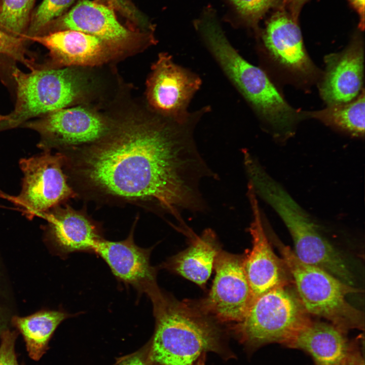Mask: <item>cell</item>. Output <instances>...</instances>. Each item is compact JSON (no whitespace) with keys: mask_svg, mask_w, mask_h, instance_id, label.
Here are the masks:
<instances>
[{"mask_svg":"<svg viewBox=\"0 0 365 365\" xmlns=\"http://www.w3.org/2000/svg\"><path fill=\"white\" fill-rule=\"evenodd\" d=\"M192 239L188 248L165 265L185 278L203 286L210 276L220 250L215 234L210 229L204 231L201 236L195 235Z\"/></svg>","mask_w":365,"mask_h":365,"instance_id":"cell-20","label":"cell"},{"mask_svg":"<svg viewBox=\"0 0 365 365\" xmlns=\"http://www.w3.org/2000/svg\"><path fill=\"white\" fill-rule=\"evenodd\" d=\"M5 272L0 260V334L10 328L12 318L15 315L12 293Z\"/></svg>","mask_w":365,"mask_h":365,"instance_id":"cell-27","label":"cell"},{"mask_svg":"<svg viewBox=\"0 0 365 365\" xmlns=\"http://www.w3.org/2000/svg\"><path fill=\"white\" fill-rule=\"evenodd\" d=\"M23 172L22 188L12 200L28 218L42 217L54 207L77 196L69 185L60 152L44 151L19 161Z\"/></svg>","mask_w":365,"mask_h":365,"instance_id":"cell-8","label":"cell"},{"mask_svg":"<svg viewBox=\"0 0 365 365\" xmlns=\"http://www.w3.org/2000/svg\"><path fill=\"white\" fill-rule=\"evenodd\" d=\"M346 332L331 323L311 320L286 346L306 352L315 365H342L353 343Z\"/></svg>","mask_w":365,"mask_h":365,"instance_id":"cell-18","label":"cell"},{"mask_svg":"<svg viewBox=\"0 0 365 365\" xmlns=\"http://www.w3.org/2000/svg\"><path fill=\"white\" fill-rule=\"evenodd\" d=\"M326 68L319 85L320 96L328 105L355 99L363 90L364 49L356 35L342 51L325 57Z\"/></svg>","mask_w":365,"mask_h":365,"instance_id":"cell-15","label":"cell"},{"mask_svg":"<svg viewBox=\"0 0 365 365\" xmlns=\"http://www.w3.org/2000/svg\"><path fill=\"white\" fill-rule=\"evenodd\" d=\"M21 126L38 133L39 148L43 151L57 149L59 152L91 144L110 129L100 118L81 107L53 111Z\"/></svg>","mask_w":365,"mask_h":365,"instance_id":"cell-9","label":"cell"},{"mask_svg":"<svg viewBox=\"0 0 365 365\" xmlns=\"http://www.w3.org/2000/svg\"><path fill=\"white\" fill-rule=\"evenodd\" d=\"M0 196H1V195H0Z\"/></svg>","mask_w":365,"mask_h":365,"instance_id":"cell-36","label":"cell"},{"mask_svg":"<svg viewBox=\"0 0 365 365\" xmlns=\"http://www.w3.org/2000/svg\"><path fill=\"white\" fill-rule=\"evenodd\" d=\"M44 240L53 254L65 256L76 251H93L103 239L100 226L84 210L64 203L43 214Z\"/></svg>","mask_w":365,"mask_h":365,"instance_id":"cell-14","label":"cell"},{"mask_svg":"<svg viewBox=\"0 0 365 365\" xmlns=\"http://www.w3.org/2000/svg\"><path fill=\"white\" fill-rule=\"evenodd\" d=\"M262 39L268 56L288 76L306 83L318 77L319 70L305 49L297 21L284 9L270 17Z\"/></svg>","mask_w":365,"mask_h":365,"instance_id":"cell-12","label":"cell"},{"mask_svg":"<svg viewBox=\"0 0 365 365\" xmlns=\"http://www.w3.org/2000/svg\"><path fill=\"white\" fill-rule=\"evenodd\" d=\"M195 28L224 74L260 119L272 128L275 135H291L296 124L304 118L303 112L287 102L263 70L240 55L214 15L203 17Z\"/></svg>","mask_w":365,"mask_h":365,"instance_id":"cell-3","label":"cell"},{"mask_svg":"<svg viewBox=\"0 0 365 365\" xmlns=\"http://www.w3.org/2000/svg\"><path fill=\"white\" fill-rule=\"evenodd\" d=\"M133 232V227L128 237L122 241H111L103 238L94 252L102 258L119 280L149 297L159 289L156 282L157 271L150 263L151 249L137 246L134 241Z\"/></svg>","mask_w":365,"mask_h":365,"instance_id":"cell-16","label":"cell"},{"mask_svg":"<svg viewBox=\"0 0 365 365\" xmlns=\"http://www.w3.org/2000/svg\"><path fill=\"white\" fill-rule=\"evenodd\" d=\"M35 0H0V28L22 38L28 27Z\"/></svg>","mask_w":365,"mask_h":365,"instance_id":"cell-23","label":"cell"},{"mask_svg":"<svg viewBox=\"0 0 365 365\" xmlns=\"http://www.w3.org/2000/svg\"><path fill=\"white\" fill-rule=\"evenodd\" d=\"M69 314L61 310L44 309L31 315L13 316L11 325L22 335L29 356L39 360L49 348V342L58 326Z\"/></svg>","mask_w":365,"mask_h":365,"instance_id":"cell-21","label":"cell"},{"mask_svg":"<svg viewBox=\"0 0 365 365\" xmlns=\"http://www.w3.org/2000/svg\"><path fill=\"white\" fill-rule=\"evenodd\" d=\"M28 40L45 47L54 61L65 65L93 63L103 54L107 45L96 36L69 29L34 36Z\"/></svg>","mask_w":365,"mask_h":365,"instance_id":"cell-19","label":"cell"},{"mask_svg":"<svg viewBox=\"0 0 365 365\" xmlns=\"http://www.w3.org/2000/svg\"><path fill=\"white\" fill-rule=\"evenodd\" d=\"M201 84L197 74L175 63L168 53H161L148 81L149 99L163 117L185 122L194 114L188 107Z\"/></svg>","mask_w":365,"mask_h":365,"instance_id":"cell-10","label":"cell"},{"mask_svg":"<svg viewBox=\"0 0 365 365\" xmlns=\"http://www.w3.org/2000/svg\"><path fill=\"white\" fill-rule=\"evenodd\" d=\"M348 1L358 14L359 20V28L361 30H363L364 28L365 0H348Z\"/></svg>","mask_w":365,"mask_h":365,"instance_id":"cell-32","label":"cell"},{"mask_svg":"<svg viewBox=\"0 0 365 365\" xmlns=\"http://www.w3.org/2000/svg\"><path fill=\"white\" fill-rule=\"evenodd\" d=\"M75 0H43L32 13L28 27L23 38L26 40L39 35L53 20L61 16Z\"/></svg>","mask_w":365,"mask_h":365,"instance_id":"cell-24","label":"cell"},{"mask_svg":"<svg viewBox=\"0 0 365 365\" xmlns=\"http://www.w3.org/2000/svg\"><path fill=\"white\" fill-rule=\"evenodd\" d=\"M214 266L215 276L203 311L222 322H240L252 302L243 258L219 251Z\"/></svg>","mask_w":365,"mask_h":365,"instance_id":"cell-11","label":"cell"},{"mask_svg":"<svg viewBox=\"0 0 365 365\" xmlns=\"http://www.w3.org/2000/svg\"><path fill=\"white\" fill-rule=\"evenodd\" d=\"M255 191L283 222L294 242V252L300 261L354 285V277L343 256L321 235L309 215L279 182L265 175L256 182Z\"/></svg>","mask_w":365,"mask_h":365,"instance_id":"cell-4","label":"cell"},{"mask_svg":"<svg viewBox=\"0 0 365 365\" xmlns=\"http://www.w3.org/2000/svg\"><path fill=\"white\" fill-rule=\"evenodd\" d=\"M364 347L353 342L351 349L342 365H364Z\"/></svg>","mask_w":365,"mask_h":365,"instance_id":"cell-29","label":"cell"},{"mask_svg":"<svg viewBox=\"0 0 365 365\" xmlns=\"http://www.w3.org/2000/svg\"><path fill=\"white\" fill-rule=\"evenodd\" d=\"M67 29L93 35L108 45H123L134 37L133 32L118 21L111 8L89 0L79 2L68 13L51 22L39 35Z\"/></svg>","mask_w":365,"mask_h":365,"instance_id":"cell-17","label":"cell"},{"mask_svg":"<svg viewBox=\"0 0 365 365\" xmlns=\"http://www.w3.org/2000/svg\"><path fill=\"white\" fill-rule=\"evenodd\" d=\"M247 196L252 214L248 228L252 238V248L243 258V265L253 302L272 289L286 286L290 275L284 261L280 259L272 248L264 228L257 195L249 182Z\"/></svg>","mask_w":365,"mask_h":365,"instance_id":"cell-13","label":"cell"},{"mask_svg":"<svg viewBox=\"0 0 365 365\" xmlns=\"http://www.w3.org/2000/svg\"><path fill=\"white\" fill-rule=\"evenodd\" d=\"M7 119V116H3L0 115V123L5 121Z\"/></svg>","mask_w":365,"mask_h":365,"instance_id":"cell-35","label":"cell"},{"mask_svg":"<svg viewBox=\"0 0 365 365\" xmlns=\"http://www.w3.org/2000/svg\"><path fill=\"white\" fill-rule=\"evenodd\" d=\"M239 19L245 25L257 30L259 20L281 0H230Z\"/></svg>","mask_w":365,"mask_h":365,"instance_id":"cell-25","label":"cell"},{"mask_svg":"<svg viewBox=\"0 0 365 365\" xmlns=\"http://www.w3.org/2000/svg\"><path fill=\"white\" fill-rule=\"evenodd\" d=\"M364 98L363 89L355 99L349 102L328 105L319 111L305 112L304 115L305 118L315 119L353 136H364Z\"/></svg>","mask_w":365,"mask_h":365,"instance_id":"cell-22","label":"cell"},{"mask_svg":"<svg viewBox=\"0 0 365 365\" xmlns=\"http://www.w3.org/2000/svg\"><path fill=\"white\" fill-rule=\"evenodd\" d=\"M271 239L281 253L294 279L297 295L309 314L322 317L347 332L364 328L362 313L348 303V295L357 292L327 272L300 261L273 235Z\"/></svg>","mask_w":365,"mask_h":365,"instance_id":"cell-5","label":"cell"},{"mask_svg":"<svg viewBox=\"0 0 365 365\" xmlns=\"http://www.w3.org/2000/svg\"><path fill=\"white\" fill-rule=\"evenodd\" d=\"M148 357L143 353L138 352L122 358L115 365H151Z\"/></svg>","mask_w":365,"mask_h":365,"instance_id":"cell-30","label":"cell"},{"mask_svg":"<svg viewBox=\"0 0 365 365\" xmlns=\"http://www.w3.org/2000/svg\"><path fill=\"white\" fill-rule=\"evenodd\" d=\"M25 41L22 38L14 36L0 28V55L9 57L32 69L37 65L26 50Z\"/></svg>","mask_w":365,"mask_h":365,"instance_id":"cell-26","label":"cell"},{"mask_svg":"<svg viewBox=\"0 0 365 365\" xmlns=\"http://www.w3.org/2000/svg\"><path fill=\"white\" fill-rule=\"evenodd\" d=\"M114 7L121 10L126 15H131L133 11L132 8L126 0H107Z\"/></svg>","mask_w":365,"mask_h":365,"instance_id":"cell-33","label":"cell"},{"mask_svg":"<svg viewBox=\"0 0 365 365\" xmlns=\"http://www.w3.org/2000/svg\"><path fill=\"white\" fill-rule=\"evenodd\" d=\"M309 314L297 294L280 286L256 298L234 328L250 351L271 343L286 346L311 321Z\"/></svg>","mask_w":365,"mask_h":365,"instance_id":"cell-6","label":"cell"},{"mask_svg":"<svg viewBox=\"0 0 365 365\" xmlns=\"http://www.w3.org/2000/svg\"><path fill=\"white\" fill-rule=\"evenodd\" d=\"M205 114L200 108L185 122L165 117L130 122L62 153L69 185L85 200L137 205L187 227L184 212L207 210L203 180L216 178L195 141V128Z\"/></svg>","mask_w":365,"mask_h":365,"instance_id":"cell-1","label":"cell"},{"mask_svg":"<svg viewBox=\"0 0 365 365\" xmlns=\"http://www.w3.org/2000/svg\"><path fill=\"white\" fill-rule=\"evenodd\" d=\"M28 72L14 67L16 84L14 110L0 123L1 129L21 126L31 118L65 108L80 91L77 74L69 68H52L37 65Z\"/></svg>","mask_w":365,"mask_h":365,"instance_id":"cell-7","label":"cell"},{"mask_svg":"<svg viewBox=\"0 0 365 365\" xmlns=\"http://www.w3.org/2000/svg\"><path fill=\"white\" fill-rule=\"evenodd\" d=\"M150 298L156 325L148 354L157 365H192L211 352L235 357L219 326L203 310L171 299L160 289Z\"/></svg>","mask_w":365,"mask_h":365,"instance_id":"cell-2","label":"cell"},{"mask_svg":"<svg viewBox=\"0 0 365 365\" xmlns=\"http://www.w3.org/2000/svg\"><path fill=\"white\" fill-rule=\"evenodd\" d=\"M18 331L7 329L0 334V365H20L15 352Z\"/></svg>","mask_w":365,"mask_h":365,"instance_id":"cell-28","label":"cell"},{"mask_svg":"<svg viewBox=\"0 0 365 365\" xmlns=\"http://www.w3.org/2000/svg\"><path fill=\"white\" fill-rule=\"evenodd\" d=\"M206 354L202 355L192 365H205Z\"/></svg>","mask_w":365,"mask_h":365,"instance_id":"cell-34","label":"cell"},{"mask_svg":"<svg viewBox=\"0 0 365 365\" xmlns=\"http://www.w3.org/2000/svg\"><path fill=\"white\" fill-rule=\"evenodd\" d=\"M307 0H281V4L288 9V12L297 21L301 9Z\"/></svg>","mask_w":365,"mask_h":365,"instance_id":"cell-31","label":"cell"}]
</instances>
